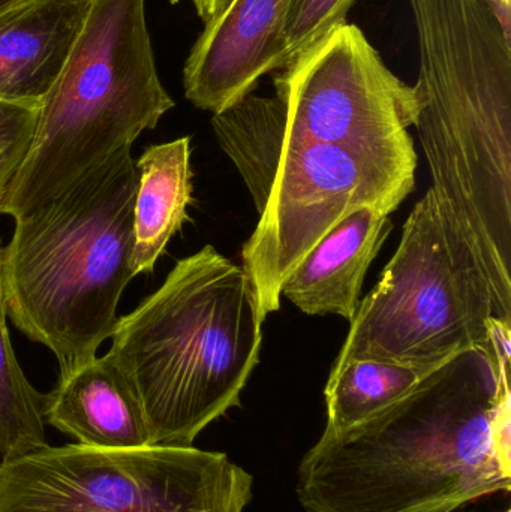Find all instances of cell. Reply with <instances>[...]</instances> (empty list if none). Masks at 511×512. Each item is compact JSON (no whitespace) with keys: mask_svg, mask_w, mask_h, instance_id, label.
<instances>
[{"mask_svg":"<svg viewBox=\"0 0 511 512\" xmlns=\"http://www.w3.org/2000/svg\"><path fill=\"white\" fill-rule=\"evenodd\" d=\"M39 107L0 102V159L23 162L35 134Z\"/></svg>","mask_w":511,"mask_h":512,"instance_id":"obj_18","label":"cell"},{"mask_svg":"<svg viewBox=\"0 0 511 512\" xmlns=\"http://www.w3.org/2000/svg\"><path fill=\"white\" fill-rule=\"evenodd\" d=\"M3 246L0 242V268ZM5 295L0 274V463L29 453L45 442L44 397L33 388L15 357L6 327Z\"/></svg>","mask_w":511,"mask_h":512,"instance_id":"obj_16","label":"cell"},{"mask_svg":"<svg viewBox=\"0 0 511 512\" xmlns=\"http://www.w3.org/2000/svg\"><path fill=\"white\" fill-rule=\"evenodd\" d=\"M389 216L369 207L348 216L297 265L281 295L306 315L353 321L366 273L393 228Z\"/></svg>","mask_w":511,"mask_h":512,"instance_id":"obj_13","label":"cell"},{"mask_svg":"<svg viewBox=\"0 0 511 512\" xmlns=\"http://www.w3.org/2000/svg\"><path fill=\"white\" fill-rule=\"evenodd\" d=\"M432 192L511 325V29L489 0H410Z\"/></svg>","mask_w":511,"mask_h":512,"instance_id":"obj_2","label":"cell"},{"mask_svg":"<svg viewBox=\"0 0 511 512\" xmlns=\"http://www.w3.org/2000/svg\"><path fill=\"white\" fill-rule=\"evenodd\" d=\"M44 421L93 450H138L152 445L140 400L108 357L60 375L44 397Z\"/></svg>","mask_w":511,"mask_h":512,"instance_id":"obj_12","label":"cell"},{"mask_svg":"<svg viewBox=\"0 0 511 512\" xmlns=\"http://www.w3.org/2000/svg\"><path fill=\"white\" fill-rule=\"evenodd\" d=\"M263 321L243 268L212 246L177 261L119 318L107 355L134 388L152 445L192 447L239 405L260 361Z\"/></svg>","mask_w":511,"mask_h":512,"instance_id":"obj_3","label":"cell"},{"mask_svg":"<svg viewBox=\"0 0 511 512\" xmlns=\"http://www.w3.org/2000/svg\"><path fill=\"white\" fill-rule=\"evenodd\" d=\"M92 0H24L0 12V102L39 107L83 30Z\"/></svg>","mask_w":511,"mask_h":512,"instance_id":"obj_11","label":"cell"},{"mask_svg":"<svg viewBox=\"0 0 511 512\" xmlns=\"http://www.w3.org/2000/svg\"><path fill=\"white\" fill-rule=\"evenodd\" d=\"M21 2H24V0H0V12L6 11V9Z\"/></svg>","mask_w":511,"mask_h":512,"instance_id":"obj_21","label":"cell"},{"mask_svg":"<svg viewBox=\"0 0 511 512\" xmlns=\"http://www.w3.org/2000/svg\"><path fill=\"white\" fill-rule=\"evenodd\" d=\"M335 363L374 360L441 369L489 352L503 328L482 268L432 189L414 206L401 243L363 298Z\"/></svg>","mask_w":511,"mask_h":512,"instance_id":"obj_7","label":"cell"},{"mask_svg":"<svg viewBox=\"0 0 511 512\" xmlns=\"http://www.w3.org/2000/svg\"><path fill=\"white\" fill-rule=\"evenodd\" d=\"M275 90V96L251 93L212 117L219 146L245 180L258 215L287 150L393 140L410 134L420 110L417 84L396 77L350 23L279 71Z\"/></svg>","mask_w":511,"mask_h":512,"instance_id":"obj_6","label":"cell"},{"mask_svg":"<svg viewBox=\"0 0 511 512\" xmlns=\"http://www.w3.org/2000/svg\"><path fill=\"white\" fill-rule=\"evenodd\" d=\"M138 171L119 153L71 191L15 221L3 246L8 316L50 349L60 375L96 357L110 339L131 270Z\"/></svg>","mask_w":511,"mask_h":512,"instance_id":"obj_4","label":"cell"},{"mask_svg":"<svg viewBox=\"0 0 511 512\" xmlns=\"http://www.w3.org/2000/svg\"><path fill=\"white\" fill-rule=\"evenodd\" d=\"M204 26L215 23L233 5L234 0H191Z\"/></svg>","mask_w":511,"mask_h":512,"instance_id":"obj_19","label":"cell"},{"mask_svg":"<svg viewBox=\"0 0 511 512\" xmlns=\"http://www.w3.org/2000/svg\"><path fill=\"white\" fill-rule=\"evenodd\" d=\"M294 3L234 0L204 26L183 69L188 101L218 114L251 95L264 75L281 71L282 35Z\"/></svg>","mask_w":511,"mask_h":512,"instance_id":"obj_10","label":"cell"},{"mask_svg":"<svg viewBox=\"0 0 511 512\" xmlns=\"http://www.w3.org/2000/svg\"><path fill=\"white\" fill-rule=\"evenodd\" d=\"M18 167H20V162L0 159V197H2L9 180L12 179Z\"/></svg>","mask_w":511,"mask_h":512,"instance_id":"obj_20","label":"cell"},{"mask_svg":"<svg viewBox=\"0 0 511 512\" xmlns=\"http://www.w3.org/2000/svg\"><path fill=\"white\" fill-rule=\"evenodd\" d=\"M174 101L159 80L144 0H92L83 30L39 105L35 134L0 197V215L27 218L71 191Z\"/></svg>","mask_w":511,"mask_h":512,"instance_id":"obj_5","label":"cell"},{"mask_svg":"<svg viewBox=\"0 0 511 512\" xmlns=\"http://www.w3.org/2000/svg\"><path fill=\"white\" fill-rule=\"evenodd\" d=\"M441 369H417L357 358L335 363L324 390V432H344L383 414L419 390Z\"/></svg>","mask_w":511,"mask_h":512,"instance_id":"obj_15","label":"cell"},{"mask_svg":"<svg viewBox=\"0 0 511 512\" xmlns=\"http://www.w3.org/2000/svg\"><path fill=\"white\" fill-rule=\"evenodd\" d=\"M510 340L438 370L383 414L324 432L297 469L306 512H456L509 492Z\"/></svg>","mask_w":511,"mask_h":512,"instance_id":"obj_1","label":"cell"},{"mask_svg":"<svg viewBox=\"0 0 511 512\" xmlns=\"http://www.w3.org/2000/svg\"><path fill=\"white\" fill-rule=\"evenodd\" d=\"M251 474L227 454L42 445L0 463V512H245Z\"/></svg>","mask_w":511,"mask_h":512,"instance_id":"obj_8","label":"cell"},{"mask_svg":"<svg viewBox=\"0 0 511 512\" xmlns=\"http://www.w3.org/2000/svg\"><path fill=\"white\" fill-rule=\"evenodd\" d=\"M416 168L410 134L378 143L287 150L242 249V268L263 319L281 307L285 280L336 225L366 207L392 215L413 192Z\"/></svg>","mask_w":511,"mask_h":512,"instance_id":"obj_9","label":"cell"},{"mask_svg":"<svg viewBox=\"0 0 511 512\" xmlns=\"http://www.w3.org/2000/svg\"><path fill=\"white\" fill-rule=\"evenodd\" d=\"M135 165L134 277L153 271L170 240L189 221L186 209L192 203L191 138L147 147Z\"/></svg>","mask_w":511,"mask_h":512,"instance_id":"obj_14","label":"cell"},{"mask_svg":"<svg viewBox=\"0 0 511 512\" xmlns=\"http://www.w3.org/2000/svg\"><path fill=\"white\" fill-rule=\"evenodd\" d=\"M357 0H296L282 35L281 71L330 30L347 23Z\"/></svg>","mask_w":511,"mask_h":512,"instance_id":"obj_17","label":"cell"}]
</instances>
